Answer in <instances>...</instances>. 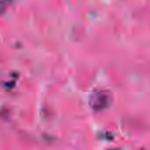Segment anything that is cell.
Here are the masks:
<instances>
[{
	"instance_id": "1",
	"label": "cell",
	"mask_w": 150,
	"mask_h": 150,
	"mask_svg": "<svg viewBox=\"0 0 150 150\" xmlns=\"http://www.w3.org/2000/svg\"><path fill=\"white\" fill-rule=\"evenodd\" d=\"M110 95L103 91H95L91 95L90 105L94 111H101L109 106Z\"/></svg>"
}]
</instances>
